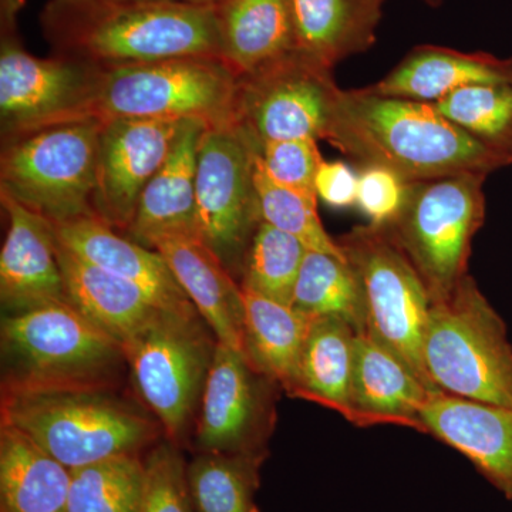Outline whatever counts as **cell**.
<instances>
[{"label": "cell", "instance_id": "cell-22", "mask_svg": "<svg viewBox=\"0 0 512 512\" xmlns=\"http://www.w3.org/2000/svg\"><path fill=\"white\" fill-rule=\"evenodd\" d=\"M59 241L84 261L140 285L168 309H195L154 249L121 237L97 217L53 224Z\"/></svg>", "mask_w": 512, "mask_h": 512}, {"label": "cell", "instance_id": "cell-9", "mask_svg": "<svg viewBox=\"0 0 512 512\" xmlns=\"http://www.w3.org/2000/svg\"><path fill=\"white\" fill-rule=\"evenodd\" d=\"M239 74L222 57L194 56L101 70L96 114L101 120H200L235 124Z\"/></svg>", "mask_w": 512, "mask_h": 512}, {"label": "cell", "instance_id": "cell-12", "mask_svg": "<svg viewBox=\"0 0 512 512\" xmlns=\"http://www.w3.org/2000/svg\"><path fill=\"white\" fill-rule=\"evenodd\" d=\"M254 140L238 124L207 128L197 164L198 237L241 279L245 255L261 224Z\"/></svg>", "mask_w": 512, "mask_h": 512}, {"label": "cell", "instance_id": "cell-19", "mask_svg": "<svg viewBox=\"0 0 512 512\" xmlns=\"http://www.w3.org/2000/svg\"><path fill=\"white\" fill-rule=\"evenodd\" d=\"M150 248L163 256L218 342L244 353V292L221 259L197 235H167Z\"/></svg>", "mask_w": 512, "mask_h": 512}, {"label": "cell", "instance_id": "cell-13", "mask_svg": "<svg viewBox=\"0 0 512 512\" xmlns=\"http://www.w3.org/2000/svg\"><path fill=\"white\" fill-rule=\"evenodd\" d=\"M332 67L292 50L239 76L235 124L255 146L271 140H325L340 93Z\"/></svg>", "mask_w": 512, "mask_h": 512}, {"label": "cell", "instance_id": "cell-5", "mask_svg": "<svg viewBox=\"0 0 512 512\" xmlns=\"http://www.w3.org/2000/svg\"><path fill=\"white\" fill-rule=\"evenodd\" d=\"M424 367L440 392L512 407V345L507 325L468 275L444 301L431 303Z\"/></svg>", "mask_w": 512, "mask_h": 512}, {"label": "cell", "instance_id": "cell-25", "mask_svg": "<svg viewBox=\"0 0 512 512\" xmlns=\"http://www.w3.org/2000/svg\"><path fill=\"white\" fill-rule=\"evenodd\" d=\"M72 470L0 423V512H67Z\"/></svg>", "mask_w": 512, "mask_h": 512}, {"label": "cell", "instance_id": "cell-26", "mask_svg": "<svg viewBox=\"0 0 512 512\" xmlns=\"http://www.w3.org/2000/svg\"><path fill=\"white\" fill-rule=\"evenodd\" d=\"M214 10L222 59L239 76L295 50L291 0H222Z\"/></svg>", "mask_w": 512, "mask_h": 512}, {"label": "cell", "instance_id": "cell-11", "mask_svg": "<svg viewBox=\"0 0 512 512\" xmlns=\"http://www.w3.org/2000/svg\"><path fill=\"white\" fill-rule=\"evenodd\" d=\"M19 8L20 0H2V138L59 121L97 116L101 69L67 57L30 55L18 36Z\"/></svg>", "mask_w": 512, "mask_h": 512}, {"label": "cell", "instance_id": "cell-37", "mask_svg": "<svg viewBox=\"0 0 512 512\" xmlns=\"http://www.w3.org/2000/svg\"><path fill=\"white\" fill-rule=\"evenodd\" d=\"M356 207L369 218L370 224L386 225L402 210L409 192V181L389 168L366 165L359 167Z\"/></svg>", "mask_w": 512, "mask_h": 512}, {"label": "cell", "instance_id": "cell-2", "mask_svg": "<svg viewBox=\"0 0 512 512\" xmlns=\"http://www.w3.org/2000/svg\"><path fill=\"white\" fill-rule=\"evenodd\" d=\"M359 167L389 168L409 183L490 174L512 165L447 120L434 104L340 90L325 137Z\"/></svg>", "mask_w": 512, "mask_h": 512}, {"label": "cell", "instance_id": "cell-6", "mask_svg": "<svg viewBox=\"0 0 512 512\" xmlns=\"http://www.w3.org/2000/svg\"><path fill=\"white\" fill-rule=\"evenodd\" d=\"M487 174L466 173L410 183L402 210L380 225L406 255L431 303L467 278L471 244L487 214Z\"/></svg>", "mask_w": 512, "mask_h": 512}, {"label": "cell", "instance_id": "cell-28", "mask_svg": "<svg viewBox=\"0 0 512 512\" xmlns=\"http://www.w3.org/2000/svg\"><path fill=\"white\" fill-rule=\"evenodd\" d=\"M244 292V355L259 372L291 392L311 320L291 305Z\"/></svg>", "mask_w": 512, "mask_h": 512}, {"label": "cell", "instance_id": "cell-38", "mask_svg": "<svg viewBox=\"0 0 512 512\" xmlns=\"http://www.w3.org/2000/svg\"><path fill=\"white\" fill-rule=\"evenodd\" d=\"M359 174L343 161H325L320 164L315 177L318 200L336 210L355 207Z\"/></svg>", "mask_w": 512, "mask_h": 512}, {"label": "cell", "instance_id": "cell-7", "mask_svg": "<svg viewBox=\"0 0 512 512\" xmlns=\"http://www.w3.org/2000/svg\"><path fill=\"white\" fill-rule=\"evenodd\" d=\"M103 120L82 117L2 138L0 194L60 222L96 217L92 198Z\"/></svg>", "mask_w": 512, "mask_h": 512}, {"label": "cell", "instance_id": "cell-34", "mask_svg": "<svg viewBox=\"0 0 512 512\" xmlns=\"http://www.w3.org/2000/svg\"><path fill=\"white\" fill-rule=\"evenodd\" d=\"M255 188L262 222L293 235L311 251L345 258L338 239L330 237L320 221L315 192L275 183L259 168L256 160Z\"/></svg>", "mask_w": 512, "mask_h": 512}, {"label": "cell", "instance_id": "cell-18", "mask_svg": "<svg viewBox=\"0 0 512 512\" xmlns=\"http://www.w3.org/2000/svg\"><path fill=\"white\" fill-rule=\"evenodd\" d=\"M437 393L369 330H356L350 383L356 426L393 424L424 433L420 412Z\"/></svg>", "mask_w": 512, "mask_h": 512}, {"label": "cell", "instance_id": "cell-3", "mask_svg": "<svg viewBox=\"0 0 512 512\" xmlns=\"http://www.w3.org/2000/svg\"><path fill=\"white\" fill-rule=\"evenodd\" d=\"M0 414L69 470L140 456L164 433L153 414L107 387L2 392Z\"/></svg>", "mask_w": 512, "mask_h": 512}, {"label": "cell", "instance_id": "cell-23", "mask_svg": "<svg viewBox=\"0 0 512 512\" xmlns=\"http://www.w3.org/2000/svg\"><path fill=\"white\" fill-rule=\"evenodd\" d=\"M57 251L67 301L121 346L168 309L140 285L84 261L60 241Z\"/></svg>", "mask_w": 512, "mask_h": 512}, {"label": "cell", "instance_id": "cell-30", "mask_svg": "<svg viewBox=\"0 0 512 512\" xmlns=\"http://www.w3.org/2000/svg\"><path fill=\"white\" fill-rule=\"evenodd\" d=\"M269 453H197L187 466L195 512H259V473Z\"/></svg>", "mask_w": 512, "mask_h": 512}, {"label": "cell", "instance_id": "cell-29", "mask_svg": "<svg viewBox=\"0 0 512 512\" xmlns=\"http://www.w3.org/2000/svg\"><path fill=\"white\" fill-rule=\"evenodd\" d=\"M291 306L309 319L339 318L356 330L365 326L362 286L346 256L309 249L293 288Z\"/></svg>", "mask_w": 512, "mask_h": 512}, {"label": "cell", "instance_id": "cell-32", "mask_svg": "<svg viewBox=\"0 0 512 512\" xmlns=\"http://www.w3.org/2000/svg\"><path fill=\"white\" fill-rule=\"evenodd\" d=\"M309 249L291 234L261 222L245 255L239 285L291 305L293 288Z\"/></svg>", "mask_w": 512, "mask_h": 512}, {"label": "cell", "instance_id": "cell-16", "mask_svg": "<svg viewBox=\"0 0 512 512\" xmlns=\"http://www.w3.org/2000/svg\"><path fill=\"white\" fill-rule=\"evenodd\" d=\"M8 232L0 252V301L6 315L67 301L52 222L0 194Z\"/></svg>", "mask_w": 512, "mask_h": 512}, {"label": "cell", "instance_id": "cell-31", "mask_svg": "<svg viewBox=\"0 0 512 512\" xmlns=\"http://www.w3.org/2000/svg\"><path fill=\"white\" fill-rule=\"evenodd\" d=\"M434 106L488 150L512 160V82L464 87Z\"/></svg>", "mask_w": 512, "mask_h": 512}, {"label": "cell", "instance_id": "cell-1", "mask_svg": "<svg viewBox=\"0 0 512 512\" xmlns=\"http://www.w3.org/2000/svg\"><path fill=\"white\" fill-rule=\"evenodd\" d=\"M40 26L53 55L101 70L222 57L214 8L177 0H50Z\"/></svg>", "mask_w": 512, "mask_h": 512}, {"label": "cell", "instance_id": "cell-15", "mask_svg": "<svg viewBox=\"0 0 512 512\" xmlns=\"http://www.w3.org/2000/svg\"><path fill=\"white\" fill-rule=\"evenodd\" d=\"M183 120H103L92 205L99 220L127 232L138 200L170 154Z\"/></svg>", "mask_w": 512, "mask_h": 512}, {"label": "cell", "instance_id": "cell-8", "mask_svg": "<svg viewBox=\"0 0 512 512\" xmlns=\"http://www.w3.org/2000/svg\"><path fill=\"white\" fill-rule=\"evenodd\" d=\"M217 345L197 309H161L123 343L138 396L177 446L194 433Z\"/></svg>", "mask_w": 512, "mask_h": 512}, {"label": "cell", "instance_id": "cell-24", "mask_svg": "<svg viewBox=\"0 0 512 512\" xmlns=\"http://www.w3.org/2000/svg\"><path fill=\"white\" fill-rule=\"evenodd\" d=\"M386 0H291L295 49L329 67L376 43Z\"/></svg>", "mask_w": 512, "mask_h": 512}, {"label": "cell", "instance_id": "cell-10", "mask_svg": "<svg viewBox=\"0 0 512 512\" xmlns=\"http://www.w3.org/2000/svg\"><path fill=\"white\" fill-rule=\"evenodd\" d=\"M338 244L362 286L363 329L437 390L427 377L423 359L431 302L416 269L380 225H357L338 238Z\"/></svg>", "mask_w": 512, "mask_h": 512}, {"label": "cell", "instance_id": "cell-27", "mask_svg": "<svg viewBox=\"0 0 512 512\" xmlns=\"http://www.w3.org/2000/svg\"><path fill=\"white\" fill-rule=\"evenodd\" d=\"M355 335L356 329L346 320L312 319L288 396L328 407L355 424L350 403Z\"/></svg>", "mask_w": 512, "mask_h": 512}, {"label": "cell", "instance_id": "cell-40", "mask_svg": "<svg viewBox=\"0 0 512 512\" xmlns=\"http://www.w3.org/2000/svg\"><path fill=\"white\" fill-rule=\"evenodd\" d=\"M420 2L426 3L427 6H430V8H440L441 3H443V0H420Z\"/></svg>", "mask_w": 512, "mask_h": 512}, {"label": "cell", "instance_id": "cell-14", "mask_svg": "<svg viewBox=\"0 0 512 512\" xmlns=\"http://www.w3.org/2000/svg\"><path fill=\"white\" fill-rule=\"evenodd\" d=\"M279 390L244 353L218 342L195 423L198 453H269Z\"/></svg>", "mask_w": 512, "mask_h": 512}, {"label": "cell", "instance_id": "cell-21", "mask_svg": "<svg viewBox=\"0 0 512 512\" xmlns=\"http://www.w3.org/2000/svg\"><path fill=\"white\" fill-rule=\"evenodd\" d=\"M512 82V57L467 53L448 47L416 46L402 62L366 92L434 104L448 94L478 86Z\"/></svg>", "mask_w": 512, "mask_h": 512}, {"label": "cell", "instance_id": "cell-20", "mask_svg": "<svg viewBox=\"0 0 512 512\" xmlns=\"http://www.w3.org/2000/svg\"><path fill=\"white\" fill-rule=\"evenodd\" d=\"M207 126L181 121L170 154L138 200L127 237L150 248L167 235H197L198 151Z\"/></svg>", "mask_w": 512, "mask_h": 512}, {"label": "cell", "instance_id": "cell-39", "mask_svg": "<svg viewBox=\"0 0 512 512\" xmlns=\"http://www.w3.org/2000/svg\"><path fill=\"white\" fill-rule=\"evenodd\" d=\"M177 2L188 3V5L204 6V8H215L222 0H177Z\"/></svg>", "mask_w": 512, "mask_h": 512}, {"label": "cell", "instance_id": "cell-36", "mask_svg": "<svg viewBox=\"0 0 512 512\" xmlns=\"http://www.w3.org/2000/svg\"><path fill=\"white\" fill-rule=\"evenodd\" d=\"M255 160L275 183L308 192H315L316 173L323 163L313 138L265 141L256 146Z\"/></svg>", "mask_w": 512, "mask_h": 512}, {"label": "cell", "instance_id": "cell-33", "mask_svg": "<svg viewBox=\"0 0 512 512\" xmlns=\"http://www.w3.org/2000/svg\"><path fill=\"white\" fill-rule=\"evenodd\" d=\"M144 458L121 456L72 470L67 512H137Z\"/></svg>", "mask_w": 512, "mask_h": 512}, {"label": "cell", "instance_id": "cell-35", "mask_svg": "<svg viewBox=\"0 0 512 512\" xmlns=\"http://www.w3.org/2000/svg\"><path fill=\"white\" fill-rule=\"evenodd\" d=\"M181 447L165 439L144 457L137 512H195Z\"/></svg>", "mask_w": 512, "mask_h": 512}, {"label": "cell", "instance_id": "cell-4", "mask_svg": "<svg viewBox=\"0 0 512 512\" xmlns=\"http://www.w3.org/2000/svg\"><path fill=\"white\" fill-rule=\"evenodd\" d=\"M2 392L107 387L127 365L119 340L69 302L3 316Z\"/></svg>", "mask_w": 512, "mask_h": 512}, {"label": "cell", "instance_id": "cell-17", "mask_svg": "<svg viewBox=\"0 0 512 512\" xmlns=\"http://www.w3.org/2000/svg\"><path fill=\"white\" fill-rule=\"evenodd\" d=\"M424 433L463 454L512 503V407L434 394L420 412Z\"/></svg>", "mask_w": 512, "mask_h": 512}]
</instances>
